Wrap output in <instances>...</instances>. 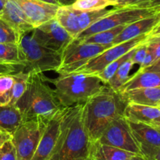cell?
<instances>
[{"instance_id": "1", "label": "cell", "mask_w": 160, "mask_h": 160, "mask_svg": "<svg viewBox=\"0 0 160 160\" xmlns=\"http://www.w3.org/2000/svg\"><path fill=\"white\" fill-rule=\"evenodd\" d=\"M90 138L84 117V104L63 108L58 141L49 160H82L88 157Z\"/></svg>"}, {"instance_id": "2", "label": "cell", "mask_w": 160, "mask_h": 160, "mask_svg": "<svg viewBox=\"0 0 160 160\" xmlns=\"http://www.w3.org/2000/svg\"><path fill=\"white\" fill-rule=\"evenodd\" d=\"M15 105L21 111L23 122L34 120L45 124L63 108L54 89L46 84L45 75L35 72L29 74L26 90Z\"/></svg>"}, {"instance_id": "3", "label": "cell", "mask_w": 160, "mask_h": 160, "mask_svg": "<svg viewBox=\"0 0 160 160\" xmlns=\"http://www.w3.org/2000/svg\"><path fill=\"white\" fill-rule=\"evenodd\" d=\"M128 101L121 93L108 86L84 104V117L91 141L99 139L106 127L117 118L123 116Z\"/></svg>"}, {"instance_id": "4", "label": "cell", "mask_w": 160, "mask_h": 160, "mask_svg": "<svg viewBox=\"0 0 160 160\" xmlns=\"http://www.w3.org/2000/svg\"><path fill=\"white\" fill-rule=\"evenodd\" d=\"M54 92L63 108L84 104L106 84L95 75L71 72L52 80Z\"/></svg>"}, {"instance_id": "5", "label": "cell", "mask_w": 160, "mask_h": 160, "mask_svg": "<svg viewBox=\"0 0 160 160\" xmlns=\"http://www.w3.org/2000/svg\"><path fill=\"white\" fill-rule=\"evenodd\" d=\"M19 59L26 73H43L57 71L62 64V55L42 45L32 31L23 35L18 42Z\"/></svg>"}, {"instance_id": "6", "label": "cell", "mask_w": 160, "mask_h": 160, "mask_svg": "<svg viewBox=\"0 0 160 160\" xmlns=\"http://www.w3.org/2000/svg\"><path fill=\"white\" fill-rule=\"evenodd\" d=\"M159 12L160 8H145L134 6H128L122 8L114 7L112 12L97 20L87 29L81 31L75 39H83L95 33L112 29L122 25L126 26Z\"/></svg>"}, {"instance_id": "7", "label": "cell", "mask_w": 160, "mask_h": 160, "mask_svg": "<svg viewBox=\"0 0 160 160\" xmlns=\"http://www.w3.org/2000/svg\"><path fill=\"white\" fill-rule=\"evenodd\" d=\"M47 124L39 121H27L20 124L12 135L17 160H31Z\"/></svg>"}, {"instance_id": "8", "label": "cell", "mask_w": 160, "mask_h": 160, "mask_svg": "<svg viewBox=\"0 0 160 160\" xmlns=\"http://www.w3.org/2000/svg\"><path fill=\"white\" fill-rule=\"evenodd\" d=\"M112 45V44L98 45L81 43L73 39V42L62 52V64L56 72L59 75L71 73Z\"/></svg>"}, {"instance_id": "9", "label": "cell", "mask_w": 160, "mask_h": 160, "mask_svg": "<svg viewBox=\"0 0 160 160\" xmlns=\"http://www.w3.org/2000/svg\"><path fill=\"white\" fill-rule=\"evenodd\" d=\"M146 39L147 35H142L131 39V40L126 41L124 42H122V43L112 45L97 56L91 59L90 61L78 67L73 72L97 75L108 64L113 62L114 61L125 55L126 53H129L133 49L145 42Z\"/></svg>"}, {"instance_id": "10", "label": "cell", "mask_w": 160, "mask_h": 160, "mask_svg": "<svg viewBox=\"0 0 160 160\" xmlns=\"http://www.w3.org/2000/svg\"><path fill=\"white\" fill-rule=\"evenodd\" d=\"M98 141L127 152L142 155L128 120L123 115L114 119L103 131Z\"/></svg>"}, {"instance_id": "11", "label": "cell", "mask_w": 160, "mask_h": 160, "mask_svg": "<svg viewBox=\"0 0 160 160\" xmlns=\"http://www.w3.org/2000/svg\"><path fill=\"white\" fill-rule=\"evenodd\" d=\"M34 37L46 48L62 55L73 38L53 18L33 29Z\"/></svg>"}, {"instance_id": "12", "label": "cell", "mask_w": 160, "mask_h": 160, "mask_svg": "<svg viewBox=\"0 0 160 160\" xmlns=\"http://www.w3.org/2000/svg\"><path fill=\"white\" fill-rule=\"evenodd\" d=\"M20 8L28 21L34 26H39L55 18L59 6L40 0H12Z\"/></svg>"}, {"instance_id": "13", "label": "cell", "mask_w": 160, "mask_h": 160, "mask_svg": "<svg viewBox=\"0 0 160 160\" xmlns=\"http://www.w3.org/2000/svg\"><path fill=\"white\" fill-rule=\"evenodd\" d=\"M62 108L47 123L31 160L50 159L59 137Z\"/></svg>"}, {"instance_id": "14", "label": "cell", "mask_w": 160, "mask_h": 160, "mask_svg": "<svg viewBox=\"0 0 160 160\" xmlns=\"http://www.w3.org/2000/svg\"><path fill=\"white\" fill-rule=\"evenodd\" d=\"M0 17L13 28L20 38L34 28L23 11L12 0H6Z\"/></svg>"}, {"instance_id": "15", "label": "cell", "mask_w": 160, "mask_h": 160, "mask_svg": "<svg viewBox=\"0 0 160 160\" xmlns=\"http://www.w3.org/2000/svg\"><path fill=\"white\" fill-rule=\"evenodd\" d=\"M160 21V12L150 17L141 19L127 25L113 41V45L137 38L147 35Z\"/></svg>"}, {"instance_id": "16", "label": "cell", "mask_w": 160, "mask_h": 160, "mask_svg": "<svg viewBox=\"0 0 160 160\" xmlns=\"http://www.w3.org/2000/svg\"><path fill=\"white\" fill-rule=\"evenodd\" d=\"M123 116L128 120L142 122L157 128L160 126V108L128 103Z\"/></svg>"}, {"instance_id": "17", "label": "cell", "mask_w": 160, "mask_h": 160, "mask_svg": "<svg viewBox=\"0 0 160 160\" xmlns=\"http://www.w3.org/2000/svg\"><path fill=\"white\" fill-rule=\"evenodd\" d=\"M134 138L138 144L141 153L151 147H160V133L152 125L128 120Z\"/></svg>"}, {"instance_id": "18", "label": "cell", "mask_w": 160, "mask_h": 160, "mask_svg": "<svg viewBox=\"0 0 160 160\" xmlns=\"http://www.w3.org/2000/svg\"><path fill=\"white\" fill-rule=\"evenodd\" d=\"M136 154L127 152L99 141H91L88 158L91 160H126Z\"/></svg>"}, {"instance_id": "19", "label": "cell", "mask_w": 160, "mask_h": 160, "mask_svg": "<svg viewBox=\"0 0 160 160\" xmlns=\"http://www.w3.org/2000/svg\"><path fill=\"white\" fill-rule=\"evenodd\" d=\"M121 94L128 103L151 107L160 106V86L131 89Z\"/></svg>"}, {"instance_id": "20", "label": "cell", "mask_w": 160, "mask_h": 160, "mask_svg": "<svg viewBox=\"0 0 160 160\" xmlns=\"http://www.w3.org/2000/svg\"><path fill=\"white\" fill-rule=\"evenodd\" d=\"M157 86H160V72L138 70L132 76L129 77L119 92L123 93L131 89Z\"/></svg>"}, {"instance_id": "21", "label": "cell", "mask_w": 160, "mask_h": 160, "mask_svg": "<svg viewBox=\"0 0 160 160\" xmlns=\"http://www.w3.org/2000/svg\"><path fill=\"white\" fill-rule=\"evenodd\" d=\"M55 18L74 39L81 33L77 9H73L71 5L59 6Z\"/></svg>"}, {"instance_id": "22", "label": "cell", "mask_w": 160, "mask_h": 160, "mask_svg": "<svg viewBox=\"0 0 160 160\" xmlns=\"http://www.w3.org/2000/svg\"><path fill=\"white\" fill-rule=\"evenodd\" d=\"M23 122L20 110L17 105L0 106V129L12 133Z\"/></svg>"}, {"instance_id": "23", "label": "cell", "mask_w": 160, "mask_h": 160, "mask_svg": "<svg viewBox=\"0 0 160 160\" xmlns=\"http://www.w3.org/2000/svg\"><path fill=\"white\" fill-rule=\"evenodd\" d=\"M127 26V25H126ZM125 25L117 27L112 29L106 30V31H100V32L95 33L88 37L83 38V39H74L76 42H81V43H91V44H98V45H113V41L118 35L125 28Z\"/></svg>"}, {"instance_id": "24", "label": "cell", "mask_w": 160, "mask_h": 160, "mask_svg": "<svg viewBox=\"0 0 160 160\" xmlns=\"http://www.w3.org/2000/svg\"><path fill=\"white\" fill-rule=\"evenodd\" d=\"M134 66V63L132 62L131 59L127 60L120 66L113 76L109 79L106 86H109L112 90L119 92L121 86L126 83L129 78V73Z\"/></svg>"}, {"instance_id": "25", "label": "cell", "mask_w": 160, "mask_h": 160, "mask_svg": "<svg viewBox=\"0 0 160 160\" xmlns=\"http://www.w3.org/2000/svg\"><path fill=\"white\" fill-rule=\"evenodd\" d=\"M20 64L17 44L0 43V67Z\"/></svg>"}, {"instance_id": "26", "label": "cell", "mask_w": 160, "mask_h": 160, "mask_svg": "<svg viewBox=\"0 0 160 160\" xmlns=\"http://www.w3.org/2000/svg\"><path fill=\"white\" fill-rule=\"evenodd\" d=\"M113 9H103L95 11H81L77 9L78 23H79L81 32L93 24L104 16L111 13Z\"/></svg>"}, {"instance_id": "27", "label": "cell", "mask_w": 160, "mask_h": 160, "mask_svg": "<svg viewBox=\"0 0 160 160\" xmlns=\"http://www.w3.org/2000/svg\"><path fill=\"white\" fill-rule=\"evenodd\" d=\"M14 78L12 75L0 73V106L10 104Z\"/></svg>"}, {"instance_id": "28", "label": "cell", "mask_w": 160, "mask_h": 160, "mask_svg": "<svg viewBox=\"0 0 160 160\" xmlns=\"http://www.w3.org/2000/svg\"><path fill=\"white\" fill-rule=\"evenodd\" d=\"M12 75L14 78V83L12 86V98L9 104L15 105L26 90L29 74L18 72Z\"/></svg>"}, {"instance_id": "29", "label": "cell", "mask_w": 160, "mask_h": 160, "mask_svg": "<svg viewBox=\"0 0 160 160\" xmlns=\"http://www.w3.org/2000/svg\"><path fill=\"white\" fill-rule=\"evenodd\" d=\"M137 47H135L134 49H133V50H131V51H130L129 53H126V54L123 55V56H120V58H118L117 60L114 61L113 62H112V63H110L109 64H108V65L106 66V67H105V68L103 69L101 72H99V73L97 75V76H98V78H99L100 79H101L102 81L105 83V84L106 85L107 84L108 82H109V79H110V78L113 76V75L116 73V72L117 71V69L120 67V66L121 65V64H123L124 61H126L127 60L131 58V56H132V55L134 54V51H135V50Z\"/></svg>"}, {"instance_id": "30", "label": "cell", "mask_w": 160, "mask_h": 160, "mask_svg": "<svg viewBox=\"0 0 160 160\" xmlns=\"http://www.w3.org/2000/svg\"><path fill=\"white\" fill-rule=\"evenodd\" d=\"M72 7L81 11H95L106 9L109 6L108 0H76Z\"/></svg>"}, {"instance_id": "31", "label": "cell", "mask_w": 160, "mask_h": 160, "mask_svg": "<svg viewBox=\"0 0 160 160\" xmlns=\"http://www.w3.org/2000/svg\"><path fill=\"white\" fill-rule=\"evenodd\" d=\"M20 39L13 28L0 17V43L18 44Z\"/></svg>"}, {"instance_id": "32", "label": "cell", "mask_w": 160, "mask_h": 160, "mask_svg": "<svg viewBox=\"0 0 160 160\" xmlns=\"http://www.w3.org/2000/svg\"><path fill=\"white\" fill-rule=\"evenodd\" d=\"M0 160H17L15 148L11 140L0 149Z\"/></svg>"}, {"instance_id": "33", "label": "cell", "mask_w": 160, "mask_h": 160, "mask_svg": "<svg viewBox=\"0 0 160 160\" xmlns=\"http://www.w3.org/2000/svg\"><path fill=\"white\" fill-rule=\"evenodd\" d=\"M147 52H148V45L146 42H144L136 48L134 54L131 56V59L134 64H138L140 66L146 56Z\"/></svg>"}, {"instance_id": "34", "label": "cell", "mask_w": 160, "mask_h": 160, "mask_svg": "<svg viewBox=\"0 0 160 160\" xmlns=\"http://www.w3.org/2000/svg\"><path fill=\"white\" fill-rule=\"evenodd\" d=\"M148 48L152 52L154 62L160 59V40H146Z\"/></svg>"}, {"instance_id": "35", "label": "cell", "mask_w": 160, "mask_h": 160, "mask_svg": "<svg viewBox=\"0 0 160 160\" xmlns=\"http://www.w3.org/2000/svg\"><path fill=\"white\" fill-rule=\"evenodd\" d=\"M142 155L150 160H160V147H151L142 151Z\"/></svg>"}, {"instance_id": "36", "label": "cell", "mask_w": 160, "mask_h": 160, "mask_svg": "<svg viewBox=\"0 0 160 160\" xmlns=\"http://www.w3.org/2000/svg\"><path fill=\"white\" fill-rule=\"evenodd\" d=\"M12 139V134L0 129V149L7 141Z\"/></svg>"}, {"instance_id": "37", "label": "cell", "mask_w": 160, "mask_h": 160, "mask_svg": "<svg viewBox=\"0 0 160 160\" xmlns=\"http://www.w3.org/2000/svg\"><path fill=\"white\" fill-rule=\"evenodd\" d=\"M131 0H108L109 6H112L116 8H122L128 6Z\"/></svg>"}, {"instance_id": "38", "label": "cell", "mask_w": 160, "mask_h": 160, "mask_svg": "<svg viewBox=\"0 0 160 160\" xmlns=\"http://www.w3.org/2000/svg\"><path fill=\"white\" fill-rule=\"evenodd\" d=\"M160 36V21L159 23L147 35V39H153V38L159 37Z\"/></svg>"}, {"instance_id": "39", "label": "cell", "mask_w": 160, "mask_h": 160, "mask_svg": "<svg viewBox=\"0 0 160 160\" xmlns=\"http://www.w3.org/2000/svg\"><path fill=\"white\" fill-rule=\"evenodd\" d=\"M138 7L145 8H160V0H149Z\"/></svg>"}, {"instance_id": "40", "label": "cell", "mask_w": 160, "mask_h": 160, "mask_svg": "<svg viewBox=\"0 0 160 160\" xmlns=\"http://www.w3.org/2000/svg\"><path fill=\"white\" fill-rule=\"evenodd\" d=\"M141 71H151V72H160V59L156 61V62L153 63V64H152V65H150L149 67H146V68Z\"/></svg>"}, {"instance_id": "41", "label": "cell", "mask_w": 160, "mask_h": 160, "mask_svg": "<svg viewBox=\"0 0 160 160\" xmlns=\"http://www.w3.org/2000/svg\"><path fill=\"white\" fill-rule=\"evenodd\" d=\"M149 0H131L128 4V6H140L144 3H147Z\"/></svg>"}, {"instance_id": "42", "label": "cell", "mask_w": 160, "mask_h": 160, "mask_svg": "<svg viewBox=\"0 0 160 160\" xmlns=\"http://www.w3.org/2000/svg\"><path fill=\"white\" fill-rule=\"evenodd\" d=\"M126 160H150V159L147 158L146 157H145L144 155H139V154H136V155L130 157L129 158H128V159Z\"/></svg>"}, {"instance_id": "43", "label": "cell", "mask_w": 160, "mask_h": 160, "mask_svg": "<svg viewBox=\"0 0 160 160\" xmlns=\"http://www.w3.org/2000/svg\"><path fill=\"white\" fill-rule=\"evenodd\" d=\"M40 1L45 2V3H50V4H54L57 5V6H62V3H61L60 0H40Z\"/></svg>"}, {"instance_id": "44", "label": "cell", "mask_w": 160, "mask_h": 160, "mask_svg": "<svg viewBox=\"0 0 160 160\" xmlns=\"http://www.w3.org/2000/svg\"><path fill=\"white\" fill-rule=\"evenodd\" d=\"M5 2H6V0H0V14H1L2 11L3 7H4Z\"/></svg>"}, {"instance_id": "45", "label": "cell", "mask_w": 160, "mask_h": 160, "mask_svg": "<svg viewBox=\"0 0 160 160\" xmlns=\"http://www.w3.org/2000/svg\"><path fill=\"white\" fill-rule=\"evenodd\" d=\"M146 40H160V36H159V37L153 38V39H146Z\"/></svg>"}, {"instance_id": "46", "label": "cell", "mask_w": 160, "mask_h": 160, "mask_svg": "<svg viewBox=\"0 0 160 160\" xmlns=\"http://www.w3.org/2000/svg\"><path fill=\"white\" fill-rule=\"evenodd\" d=\"M82 160H91L90 158H88H88H84V159H82Z\"/></svg>"}, {"instance_id": "47", "label": "cell", "mask_w": 160, "mask_h": 160, "mask_svg": "<svg viewBox=\"0 0 160 160\" xmlns=\"http://www.w3.org/2000/svg\"><path fill=\"white\" fill-rule=\"evenodd\" d=\"M156 129H157V130H159V133H160V126H159V127H157V128H156Z\"/></svg>"}, {"instance_id": "48", "label": "cell", "mask_w": 160, "mask_h": 160, "mask_svg": "<svg viewBox=\"0 0 160 160\" xmlns=\"http://www.w3.org/2000/svg\"><path fill=\"white\" fill-rule=\"evenodd\" d=\"M158 108H160V106H159V107H158Z\"/></svg>"}]
</instances>
